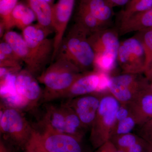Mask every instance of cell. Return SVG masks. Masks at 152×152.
<instances>
[{
	"instance_id": "1",
	"label": "cell",
	"mask_w": 152,
	"mask_h": 152,
	"mask_svg": "<svg viewBox=\"0 0 152 152\" xmlns=\"http://www.w3.org/2000/svg\"><path fill=\"white\" fill-rule=\"evenodd\" d=\"M83 73L66 59L57 56L37 77L45 87L42 100L50 102L58 99Z\"/></svg>"
},
{
	"instance_id": "2",
	"label": "cell",
	"mask_w": 152,
	"mask_h": 152,
	"mask_svg": "<svg viewBox=\"0 0 152 152\" xmlns=\"http://www.w3.org/2000/svg\"><path fill=\"white\" fill-rule=\"evenodd\" d=\"M89 34L76 23L65 36L57 55L69 61L82 73L94 68L95 54L89 41Z\"/></svg>"
},
{
	"instance_id": "3",
	"label": "cell",
	"mask_w": 152,
	"mask_h": 152,
	"mask_svg": "<svg viewBox=\"0 0 152 152\" xmlns=\"http://www.w3.org/2000/svg\"><path fill=\"white\" fill-rule=\"evenodd\" d=\"M118 30L107 28L90 34L88 39L95 54V70L108 74L118 63L120 45Z\"/></svg>"
},
{
	"instance_id": "4",
	"label": "cell",
	"mask_w": 152,
	"mask_h": 152,
	"mask_svg": "<svg viewBox=\"0 0 152 152\" xmlns=\"http://www.w3.org/2000/svg\"><path fill=\"white\" fill-rule=\"evenodd\" d=\"M120 105L110 93L102 95L97 114L91 128L90 141L95 149L110 140Z\"/></svg>"
},
{
	"instance_id": "5",
	"label": "cell",
	"mask_w": 152,
	"mask_h": 152,
	"mask_svg": "<svg viewBox=\"0 0 152 152\" xmlns=\"http://www.w3.org/2000/svg\"><path fill=\"white\" fill-rule=\"evenodd\" d=\"M34 129L20 110L7 105H1L0 131L6 138L19 146L25 147Z\"/></svg>"
},
{
	"instance_id": "6",
	"label": "cell",
	"mask_w": 152,
	"mask_h": 152,
	"mask_svg": "<svg viewBox=\"0 0 152 152\" xmlns=\"http://www.w3.org/2000/svg\"><path fill=\"white\" fill-rule=\"evenodd\" d=\"M51 33L37 24L30 25L22 30V36L42 73L51 61L53 53V40L48 38Z\"/></svg>"
},
{
	"instance_id": "7",
	"label": "cell",
	"mask_w": 152,
	"mask_h": 152,
	"mask_svg": "<svg viewBox=\"0 0 152 152\" xmlns=\"http://www.w3.org/2000/svg\"><path fill=\"white\" fill-rule=\"evenodd\" d=\"M140 74H125L110 77L108 91L121 104L128 105L148 84L146 78Z\"/></svg>"
},
{
	"instance_id": "8",
	"label": "cell",
	"mask_w": 152,
	"mask_h": 152,
	"mask_svg": "<svg viewBox=\"0 0 152 152\" xmlns=\"http://www.w3.org/2000/svg\"><path fill=\"white\" fill-rule=\"evenodd\" d=\"M118 63L123 73L144 72L145 56L142 44L137 35L120 42Z\"/></svg>"
},
{
	"instance_id": "9",
	"label": "cell",
	"mask_w": 152,
	"mask_h": 152,
	"mask_svg": "<svg viewBox=\"0 0 152 152\" xmlns=\"http://www.w3.org/2000/svg\"><path fill=\"white\" fill-rule=\"evenodd\" d=\"M16 88L18 94L24 101L26 109L36 108L42 101L43 92L37 79L26 69H22L17 75Z\"/></svg>"
},
{
	"instance_id": "10",
	"label": "cell",
	"mask_w": 152,
	"mask_h": 152,
	"mask_svg": "<svg viewBox=\"0 0 152 152\" xmlns=\"http://www.w3.org/2000/svg\"><path fill=\"white\" fill-rule=\"evenodd\" d=\"M90 94L69 99L65 103L75 112L86 129L92 126L99 107L102 96Z\"/></svg>"
},
{
	"instance_id": "11",
	"label": "cell",
	"mask_w": 152,
	"mask_h": 152,
	"mask_svg": "<svg viewBox=\"0 0 152 152\" xmlns=\"http://www.w3.org/2000/svg\"><path fill=\"white\" fill-rule=\"evenodd\" d=\"M40 134L41 142L47 152H83L80 140L74 136L48 132H40Z\"/></svg>"
},
{
	"instance_id": "12",
	"label": "cell",
	"mask_w": 152,
	"mask_h": 152,
	"mask_svg": "<svg viewBox=\"0 0 152 152\" xmlns=\"http://www.w3.org/2000/svg\"><path fill=\"white\" fill-rule=\"evenodd\" d=\"M3 40L8 43L22 62L26 69L37 77L41 74L37 62L30 50L23 36L14 31H7L3 37Z\"/></svg>"
},
{
	"instance_id": "13",
	"label": "cell",
	"mask_w": 152,
	"mask_h": 152,
	"mask_svg": "<svg viewBox=\"0 0 152 152\" xmlns=\"http://www.w3.org/2000/svg\"><path fill=\"white\" fill-rule=\"evenodd\" d=\"M100 82V72L94 71L83 73L58 99H69L96 93Z\"/></svg>"
},
{
	"instance_id": "14",
	"label": "cell",
	"mask_w": 152,
	"mask_h": 152,
	"mask_svg": "<svg viewBox=\"0 0 152 152\" xmlns=\"http://www.w3.org/2000/svg\"><path fill=\"white\" fill-rule=\"evenodd\" d=\"M128 105L137 124L141 126L152 118V94L146 88Z\"/></svg>"
},
{
	"instance_id": "15",
	"label": "cell",
	"mask_w": 152,
	"mask_h": 152,
	"mask_svg": "<svg viewBox=\"0 0 152 152\" xmlns=\"http://www.w3.org/2000/svg\"><path fill=\"white\" fill-rule=\"evenodd\" d=\"M119 23L118 31L121 35L151 28H152V7Z\"/></svg>"
},
{
	"instance_id": "16",
	"label": "cell",
	"mask_w": 152,
	"mask_h": 152,
	"mask_svg": "<svg viewBox=\"0 0 152 152\" xmlns=\"http://www.w3.org/2000/svg\"><path fill=\"white\" fill-rule=\"evenodd\" d=\"M42 124L43 132L65 133L64 114L61 105L47 106Z\"/></svg>"
},
{
	"instance_id": "17",
	"label": "cell",
	"mask_w": 152,
	"mask_h": 152,
	"mask_svg": "<svg viewBox=\"0 0 152 152\" xmlns=\"http://www.w3.org/2000/svg\"><path fill=\"white\" fill-rule=\"evenodd\" d=\"M80 5L106 26L110 23L113 7L106 0H80Z\"/></svg>"
},
{
	"instance_id": "18",
	"label": "cell",
	"mask_w": 152,
	"mask_h": 152,
	"mask_svg": "<svg viewBox=\"0 0 152 152\" xmlns=\"http://www.w3.org/2000/svg\"><path fill=\"white\" fill-rule=\"evenodd\" d=\"M28 5L35 14L37 24L51 32L52 26V5L44 0H26Z\"/></svg>"
},
{
	"instance_id": "19",
	"label": "cell",
	"mask_w": 152,
	"mask_h": 152,
	"mask_svg": "<svg viewBox=\"0 0 152 152\" xmlns=\"http://www.w3.org/2000/svg\"><path fill=\"white\" fill-rule=\"evenodd\" d=\"M36 20L35 14L27 4L18 3L11 15L10 30L17 27L22 31L32 25Z\"/></svg>"
},
{
	"instance_id": "20",
	"label": "cell",
	"mask_w": 152,
	"mask_h": 152,
	"mask_svg": "<svg viewBox=\"0 0 152 152\" xmlns=\"http://www.w3.org/2000/svg\"><path fill=\"white\" fill-rule=\"evenodd\" d=\"M61 105L64 114L66 134L74 136L80 140L86 129L77 115L70 107L66 103Z\"/></svg>"
},
{
	"instance_id": "21",
	"label": "cell",
	"mask_w": 152,
	"mask_h": 152,
	"mask_svg": "<svg viewBox=\"0 0 152 152\" xmlns=\"http://www.w3.org/2000/svg\"><path fill=\"white\" fill-rule=\"evenodd\" d=\"M76 23L84 28L90 34L108 28L98 21L86 9L80 5L76 15Z\"/></svg>"
},
{
	"instance_id": "22",
	"label": "cell",
	"mask_w": 152,
	"mask_h": 152,
	"mask_svg": "<svg viewBox=\"0 0 152 152\" xmlns=\"http://www.w3.org/2000/svg\"><path fill=\"white\" fill-rule=\"evenodd\" d=\"M152 0H130L120 14L119 22L149 10Z\"/></svg>"
},
{
	"instance_id": "23",
	"label": "cell",
	"mask_w": 152,
	"mask_h": 152,
	"mask_svg": "<svg viewBox=\"0 0 152 152\" xmlns=\"http://www.w3.org/2000/svg\"><path fill=\"white\" fill-rule=\"evenodd\" d=\"M137 35L141 41L145 52V71L152 64V28L138 32Z\"/></svg>"
},
{
	"instance_id": "24",
	"label": "cell",
	"mask_w": 152,
	"mask_h": 152,
	"mask_svg": "<svg viewBox=\"0 0 152 152\" xmlns=\"http://www.w3.org/2000/svg\"><path fill=\"white\" fill-rule=\"evenodd\" d=\"M18 0H0L1 23L4 26L5 31L10 30L11 17Z\"/></svg>"
},
{
	"instance_id": "25",
	"label": "cell",
	"mask_w": 152,
	"mask_h": 152,
	"mask_svg": "<svg viewBox=\"0 0 152 152\" xmlns=\"http://www.w3.org/2000/svg\"><path fill=\"white\" fill-rule=\"evenodd\" d=\"M136 125H137V121L131 114L126 118L116 123L113 131L112 138L115 136L131 133Z\"/></svg>"
},
{
	"instance_id": "26",
	"label": "cell",
	"mask_w": 152,
	"mask_h": 152,
	"mask_svg": "<svg viewBox=\"0 0 152 152\" xmlns=\"http://www.w3.org/2000/svg\"><path fill=\"white\" fill-rule=\"evenodd\" d=\"M140 139V138L138 137L135 135L129 133L115 136L112 138L110 141L118 149L126 152L129 148L137 142Z\"/></svg>"
},
{
	"instance_id": "27",
	"label": "cell",
	"mask_w": 152,
	"mask_h": 152,
	"mask_svg": "<svg viewBox=\"0 0 152 152\" xmlns=\"http://www.w3.org/2000/svg\"><path fill=\"white\" fill-rule=\"evenodd\" d=\"M24 148L25 152H47L41 142L39 132L34 129Z\"/></svg>"
},
{
	"instance_id": "28",
	"label": "cell",
	"mask_w": 152,
	"mask_h": 152,
	"mask_svg": "<svg viewBox=\"0 0 152 152\" xmlns=\"http://www.w3.org/2000/svg\"><path fill=\"white\" fill-rule=\"evenodd\" d=\"M141 138L152 147V118L141 126Z\"/></svg>"
},
{
	"instance_id": "29",
	"label": "cell",
	"mask_w": 152,
	"mask_h": 152,
	"mask_svg": "<svg viewBox=\"0 0 152 152\" xmlns=\"http://www.w3.org/2000/svg\"><path fill=\"white\" fill-rule=\"evenodd\" d=\"M148 147L146 142L140 138L137 142L129 148L126 152H144Z\"/></svg>"
},
{
	"instance_id": "30",
	"label": "cell",
	"mask_w": 152,
	"mask_h": 152,
	"mask_svg": "<svg viewBox=\"0 0 152 152\" xmlns=\"http://www.w3.org/2000/svg\"><path fill=\"white\" fill-rule=\"evenodd\" d=\"M131 115L130 110L128 105H121L117 112L116 123L126 118Z\"/></svg>"
},
{
	"instance_id": "31",
	"label": "cell",
	"mask_w": 152,
	"mask_h": 152,
	"mask_svg": "<svg viewBox=\"0 0 152 152\" xmlns=\"http://www.w3.org/2000/svg\"><path fill=\"white\" fill-rule=\"evenodd\" d=\"M95 152H124L119 149L110 140L97 149Z\"/></svg>"
},
{
	"instance_id": "32",
	"label": "cell",
	"mask_w": 152,
	"mask_h": 152,
	"mask_svg": "<svg viewBox=\"0 0 152 152\" xmlns=\"http://www.w3.org/2000/svg\"><path fill=\"white\" fill-rule=\"evenodd\" d=\"M113 8L126 6L130 0H106Z\"/></svg>"
},
{
	"instance_id": "33",
	"label": "cell",
	"mask_w": 152,
	"mask_h": 152,
	"mask_svg": "<svg viewBox=\"0 0 152 152\" xmlns=\"http://www.w3.org/2000/svg\"><path fill=\"white\" fill-rule=\"evenodd\" d=\"M144 73L148 81L152 82V64L144 72Z\"/></svg>"
},
{
	"instance_id": "34",
	"label": "cell",
	"mask_w": 152,
	"mask_h": 152,
	"mask_svg": "<svg viewBox=\"0 0 152 152\" xmlns=\"http://www.w3.org/2000/svg\"><path fill=\"white\" fill-rule=\"evenodd\" d=\"M0 152H7L4 144L1 142V145H0Z\"/></svg>"
},
{
	"instance_id": "35",
	"label": "cell",
	"mask_w": 152,
	"mask_h": 152,
	"mask_svg": "<svg viewBox=\"0 0 152 152\" xmlns=\"http://www.w3.org/2000/svg\"><path fill=\"white\" fill-rule=\"evenodd\" d=\"M146 90L152 94V82L151 83H148L147 87Z\"/></svg>"
},
{
	"instance_id": "36",
	"label": "cell",
	"mask_w": 152,
	"mask_h": 152,
	"mask_svg": "<svg viewBox=\"0 0 152 152\" xmlns=\"http://www.w3.org/2000/svg\"><path fill=\"white\" fill-rule=\"evenodd\" d=\"M144 152H152L149 146L148 145V148H147L144 151Z\"/></svg>"
},
{
	"instance_id": "37",
	"label": "cell",
	"mask_w": 152,
	"mask_h": 152,
	"mask_svg": "<svg viewBox=\"0 0 152 152\" xmlns=\"http://www.w3.org/2000/svg\"><path fill=\"white\" fill-rule=\"evenodd\" d=\"M44 1H46L50 3V4H52V2H53V0H44Z\"/></svg>"
},
{
	"instance_id": "38",
	"label": "cell",
	"mask_w": 152,
	"mask_h": 152,
	"mask_svg": "<svg viewBox=\"0 0 152 152\" xmlns=\"http://www.w3.org/2000/svg\"><path fill=\"white\" fill-rule=\"evenodd\" d=\"M149 146L150 148H151V151H152V147L150 146V145H149Z\"/></svg>"
}]
</instances>
